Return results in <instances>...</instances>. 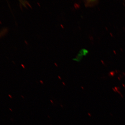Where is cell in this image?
<instances>
[{"label": "cell", "instance_id": "6da1fadb", "mask_svg": "<svg viewBox=\"0 0 125 125\" xmlns=\"http://www.w3.org/2000/svg\"><path fill=\"white\" fill-rule=\"evenodd\" d=\"M97 0H87L85 1L86 6H92L97 4L98 3Z\"/></svg>", "mask_w": 125, "mask_h": 125}, {"label": "cell", "instance_id": "7a4b0ae2", "mask_svg": "<svg viewBox=\"0 0 125 125\" xmlns=\"http://www.w3.org/2000/svg\"><path fill=\"white\" fill-rule=\"evenodd\" d=\"M88 53V51L85 49H83L81 50L80 52L79 53H80L82 56L85 55Z\"/></svg>", "mask_w": 125, "mask_h": 125}, {"label": "cell", "instance_id": "3957f363", "mask_svg": "<svg viewBox=\"0 0 125 125\" xmlns=\"http://www.w3.org/2000/svg\"><path fill=\"white\" fill-rule=\"evenodd\" d=\"M7 32V30L6 29H4L2 31L0 32V38L2 36H4V35Z\"/></svg>", "mask_w": 125, "mask_h": 125}]
</instances>
